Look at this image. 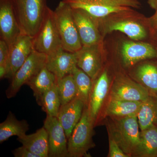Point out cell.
I'll return each instance as SVG.
<instances>
[{
	"label": "cell",
	"instance_id": "7c38bea8",
	"mask_svg": "<svg viewBox=\"0 0 157 157\" xmlns=\"http://www.w3.org/2000/svg\"><path fill=\"white\" fill-rule=\"evenodd\" d=\"M73 14L82 46L100 44L101 36L98 20L80 9H73Z\"/></svg>",
	"mask_w": 157,
	"mask_h": 157
},
{
	"label": "cell",
	"instance_id": "9c48e42d",
	"mask_svg": "<svg viewBox=\"0 0 157 157\" xmlns=\"http://www.w3.org/2000/svg\"><path fill=\"white\" fill-rule=\"evenodd\" d=\"M110 98L144 102L151 96L149 91L140 83L125 77L117 78L110 91Z\"/></svg>",
	"mask_w": 157,
	"mask_h": 157
},
{
	"label": "cell",
	"instance_id": "4fadbf2b",
	"mask_svg": "<svg viewBox=\"0 0 157 157\" xmlns=\"http://www.w3.org/2000/svg\"><path fill=\"white\" fill-rule=\"evenodd\" d=\"M0 32L9 47L23 33L10 0H0Z\"/></svg>",
	"mask_w": 157,
	"mask_h": 157
},
{
	"label": "cell",
	"instance_id": "e0dca14e",
	"mask_svg": "<svg viewBox=\"0 0 157 157\" xmlns=\"http://www.w3.org/2000/svg\"><path fill=\"white\" fill-rule=\"evenodd\" d=\"M85 106L83 101L77 98L61 106L57 118L64 129L68 140L81 119Z\"/></svg>",
	"mask_w": 157,
	"mask_h": 157
},
{
	"label": "cell",
	"instance_id": "7a4b0ae2",
	"mask_svg": "<svg viewBox=\"0 0 157 157\" xmlns=\"http://www.w3.org/2000/svg\"><path fill=\"white\" fill-rule=\"evenodd\" d=\"M139 128L137 115L114 117L108 127V135L124 152L130 157L134 156L140 142Z\"/></svg>",
	"mask_w": 157,
	"mask_h": 157
},
{
	"label": "cell",
	"instance_id": "52a82bcc",
	"mask_svg": "<svg viewBox=\"0 0 157 157\" xmlns=\"http://www.w3.org/2000/svg\"><path fill=\"white\" fill-rule=\"evenodd\" d=\"M47 55L33 50L13 78L6 90L7 98L10 99L17 94L23 85L26 84L46 66Z\"/></svg>",
	"mask_w": 157,
	"mask_h": 157
},
{
	"label": "cell",
	"instance_id": "9a60e30c",
	"mask_svg": "<svg viewBox=\"0 0 157 157\" xmlns=\"http://www.w3.org/2000/svg\"><path fill=\"white\" fill-rule=\"evenodd\" d=\"M99 44L83 46L76 52L77 66L91 78L93 81L100 74L102 56Z\"/></svg>",
	"mask_w": 157,
	"mask_h": 157
},
{
	"label": "cell",
	"instance_id": "4316f807",
	"mask_svg": "<svg viewBox=\"0 0 157 157\" xmlns=\"http://www.w3.org/2000/svg\"><path fill=\"white\" fill-rule=\"evenodd\" d=\"M39 106L46 115L57 117L61 103L57 82L44 94Z\"/></svg>",
	"mask_w": 157,
	"mask_h": 157
},
{
	"label": "cell",
	"instance_id": "30bf717a",
	"mask_svg": "<svg viewBox=\"0 0 157 157\" xmlns=\"http://www.w3.org/2000/svg\"><path fill=\"white\" fill-rule=\"evenodd\" d=\"M93 81L87 107L94 127L98 124L101 110L109 89V78L107 70H104Z\"/></svg>",
	"mask_w": 157,
	"mask_h": 157
},
{
	"label": "cell",
	"instance_id": "8992f818",
	"mask_svg": "<svg viewBox=\"0 0 157 157\" xmlns=\"http://www.w3.org/2000/svg\"><path fill=\"white\" fill-rule=\"evenodd\" d=\"M34 50L48 55L62 47L54 11L48 7L41 27L33 38Z\"/></svg>",
	"mask_w": 157,
	"mask_h": 157
},
{
	"label": "cell",
	"instance_id": "8fae6325",
	"mask_svg": "<svg viewBox=\"0 0 157 157\" xmlns=\"http://www.w3.org/2000/svg\"><path fill=\"white\" fill-rule=\"evenodd\" d=\"M7 78L11 79L34 50L33 37L22 33L10 46Z\"/></svg>",
	"mask_w": 157,
	"mask_h": 157
},
{
	"label": "cell",
	"instance_id": "83f0119b",
	"mask_svg": "<svg viewBox=\"0 0 157 157\" xmlns=\"http://www.w3.org/2000/svg\"><path fill=\"white\" fill-rule=\"evenodd\" d=\"M57 85L61 105L67 104L76 98L77 89L72 74H69L57 79Z\"/></svg>",
	"mask_w": 157,
	"mask_h": 157
},
{
	"label": "cell",
	"instance_id": "5bb4252c",
	"mask_svg": "<svg viewBox=\"0 0 157 157\" xmlns=\"http://www.w3.org/2000/svg\"><path fill=\"white\" fill-rule=\"evenodd\" d=\"M46 67L53 73L57 79L72 74L77 67L76 52L72 53L63 48L47 55Z\"/></svg>",
	"mask_w": 157,
	"mask_h": 157
},
{
	"label": "cell",
	"instance_id": "cb8c5ba5",
	"mask_svg": "<svg viewBox=\"0 0 157 157\" xmlns=\"http://www.w3.org/2000/svg\"><path fill=\"white\" fill-rule=\"evenodd\" d=\"M155 98V97H154ZM137 120L140 131L151 127L157 125V99L151 96L142 102L137 113Z\"/></svg>",
	"mask_w": 157,
	"mask_h": 157
},
{
	"label": "cell",
	"instance_id": "ac0fdd59",
	"mask_svg": "<svg viewBox=\"0 0 157 157\" xmlns=\"http://www.w3.org/2000/svg\"><path fill=\"white\" fill-rule=\"evenodd\" d=\"M17 140L30 151L39 157H48L49 152L48 136L44 127L30 135L17 137Z\"/></svg>",
	"mask_w": 157,
	"mask_h": 157
},
{
	"label": "cell",
	"instance_id": "484cf974",
	"mask_svg": "<svg viewBox=\"0 0 157 157\" xmlns=\"http://www.w3.org/2000/svg\"><path fill=\"white\" fill-rule=\"evenodd\" d=\"M72 74L75 79L77 89L76 98L83 101L86 106H87L92 88V79L78 67L74 70Z\"/></svg>",
	"mask_w": 157,
	"mask_h": 157
},
{
	"label": "cell",
	"instance_id": "44dd1931",
	"mask_svg": "<svg viewBox=\"0 0 157 157\" xmlns=\"http://www.w3.org/2000/svg\"><path fill=\"white\" fill-rule=\"evenodd\" d=\"M142 102L118 100L110 98L105 110V115L112 117H122L137 115Z\"/></svg>",
	"mask_w": 157,
	"mask_h": 157
},
{
	"label": "cell",
	"instance_id": "5b68a950",
	"mask_svg": "<svg viewBox=\"0 0 157 157\" xmlns=\"http://www.w3.org/2000/svg\"><path fill=\"white\" fill-rule=\"evenodd\" d=\"M94 127L86 106L81 119L68 140L69 157L88 156L89 150L95 146L93 140Z\"/></svg>",
	"mask_w": 157,
	"mask_h": 157
},
{
	"label": "cell",
	"instance_id": "ffe728a7",
	"mask_svg": "<svg viewBox=\"0 0 157 157\" xmlns=\"http://www.w3.org/2000/svg\"><path fill=\"white\" fill-rule=\"evenodd\" d=\"M29 130V124L25 120L19 121L11 111L6 120L0 124V143H2L12 136L21 137Z\"/></svg>",
	"mask_w": 157,
	"mask_h": 157
},
{
	"label": "cell",
	"instance_id": "4dcf8cb0",
	"mask_svg": "<svg viewBox=\"0 0 157 157\" xmlns=\"http://www.w3.org/2000/svg\"><path fill=\"white\" fill-rule=\"evenodd\" d=\"M12 153L15 157H39L23 146L15 149Z\"/></svg>",
	"mask_w": 157,
	"mask_h": 157
},
{
	"label": "cell",
	"instance_id": "d4e9b609",
	"mask_svg": "<svg viewBox=\"0 0 157 157\" xmlns=\"http://www.w3.org/2000/svg\"><path fill=\"white\" fill-rule=\"evenodd\" d=\"M108 30L110 32L119 31L133 40H141L146 36V31L142 26L130 21H123L113 23L109 26Z\"/></svg>",
	"mask_w": 157,
	"mask_h": 157
},
{
	"label": "cell",
	"instance_id": "7402d4cb",
	"mask_svg": "<svg viewBox=\"0 0 157 157\" xmlns=\"http://www.w3.org/2000/svg\"><path fill=\"white\" fill-rule=\"evenodd\" d=\"M134 156L157 157V125L140 131V142Z\"/></svg>",
	"mask_w": 157,
	"mask_h": 157
},
{
	"label": "cell",
	"instance_id": "d6986e66",
	"mask_svg": "<svg viewBox=\"0 0 157 157\" xmlns=\"http://www.w3.org/2000/svg\"><path fill=\"white\" fill-rule=\"evenodd\" d=\"M57 81V78L55 75L49 71L45 66L26 85L33 90L34 96L39 105L44 94L56 83Z\"/></svg>",
	"mask_w": 157,
	"mask_h": 157
},
{
	"label": "cell",
	"instance_id": "f546056e",
	"mask_svg": "<svg viewBox=\"0 0 157 157\" xmlns=\"http://www.w3.org/2000/svg\"><path fill=\"white\" fill-rule=\"evenodd\" d=\"M9 54V45L4 40H0V65H7Z\"/></svg>",
	"mask_w": 157,
	"mask_h": 157
},
{
	"label": "cell",
	"instance_id": "d6a6232c",
	"mask_svg": "<svg viewBox=\"0 0 157 157\" xmlns=\"http://www.w3.org/2000/svg\"><path fill=\"white\" fill-rule=\"evenodd\" d=\"M153 25L155 28L157 29V14H155L153 17Z\"/></svg>",
	"mask_w": 157,
	"mask_h": 157
},
{
	"label": "cell",
	"instance_id": "603a6c76",
	"mask_svg": "<svg viewBox=\"0 0 157 157\" xmlns=\"http://www.w3.org/2000/svg\"><path fill=\"white\" fill-rule=\"evenodd\" d=\"M140 84L146 88L152 97L157 99V66L151 63L140 65L135 71Z\"/></svg>",
	"mask_w": 157,
	"mask_h": 157
},
{
	"label": "cell",
	"instance_id": "f1b7e54d",
	"mask_svg": "<svg viewBox=\"0 0 157 157\" xmlns=\"http://www.w3.org/2000/svg\"><path fill=\"white\" fill-rule=\"evenodd\" d=\"M109 153L108 157H129L128 155L124 152L120 147L113 138L109 135Z\"/></svg>",
	"mask_w": 157,
	"mask_h": 157
},
{
	"label": "cell",
	"instance_id": "2e32d148",
	"mask_svg": "<svg viewBox=\"0 0 157 157\" xmlns=\"http://www.w3.org/2000/svg\"><path fill=\"white\" fill-rule=\"evenodd\" d=\"M121 52L123 63L128 67L142 60L157 57V51L148 43L125 41Z\"/></svg>",
	"mask_w": 157,
	"mask_h": 157
},
{
	"label": "cell",
	"instance_id": "3957f363",
	"mask_svg": "<svg viewBox=\"0 0 157 157\" xmlns=\"http://www.w3.org/2000/svg\"><path fill=\"white\" fill-rule=\"evenodd\" d=\"M73 9H80L95 19L100 20L111 14L124 13L138 8L139 0H62Z\"/></svg>",
	"mask_w": 157,
	"mask_h": 157
},
{
	"label": "cell",
	"instance_id": "1f68e13d",
	"mask_svg": "<svg viewBox=\"0 0 157 157\" xmlns=\"http://www.w3.org/2000/svg\"><path fill=\"white\" fill-rule=\"evenodd\" d=\"M149 5L151 6L152 8L156 9L155 14H157V0H148Z\"/></svg>",
	"mask_w": 157,
	"mask_h": 157
},
{
	"label": "cell",
	"instance_id": "6da1fadb",
	"mask_svg": "<svg viewBox=\"0 0 157 157\" xmlns=\"http://www.w3.org/2000/svg\"><path fill=\"white\" fill-rule=\"evenodd\" d=\"M23 33L33 38L39 31L48 8L46 0H10Z\"/></svg>",
	"mask_w": 157,
	"mask_h": 157
},
{
	"label": "cell",
	"instance_id": "ba28073f",
	"mask_svg": "<svg viewBox=\"0 0 157 157\" xmlns=\"http://www.w3.org/2000/svg\"><path fill=\"white\" fill-rule=\"evenodd\" d=\"M43 127L48 134V157H69L68 139L57 118L46 116Z\"/></svg>",
	"mask_w": 157,
	"mask_h": 157
},
{
	"label": "cell",
	"instance_id": "277c9868",
	"mask_svg": "<svg viewBox=\"0 0 157 157\" xmlns=\"http://www.w3.org/2000/svg\"><path fill=\"white\" fill-rule=\"evenodd\" d=\"M54 14L62 47L69 52H77L82 45L73 18V9L62 1L54 11Z\"/></svg>",
	"mask_w": 157,
	"mask_h": 157
}]
</instances>
